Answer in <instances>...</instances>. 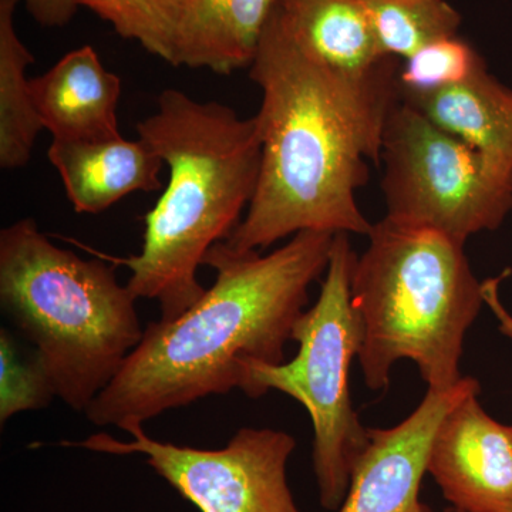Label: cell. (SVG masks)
Returning a JSON list of instances; mask_svg holds the SVG:
<instances>
[{"instance_id":"7a4b0ae2","label":"cell","mask_w":512,"mask_h":512,"mask_svg":"<svg viewBox=\"0 0 512 512\" xmlns=\"http://www.w3.org/2000/svg\"><path fill=\"white\" fill-rule=\"evenodd\" d=\"M335 235L303 231L269 254L225 241L205 256L215 282L194 306L150 322L119 373L84 412L97 427L144 424L165 412L239 389L251 362H285L309 289L328 269Z\"/></svg>"},{"instance_id":"ac0fdd59","label":"cell","mask_w":512,"mask_h":512,"mask_svg":"<svg viewBox=\"0 0 512 512\" xmlns=\"http://www.w3.org/2000/svg\"><path fill=\"white\" fill-rule=\"evenodd\" d=\"M110 23L117 35L134 40L171 66L180 63L181 36L190 0H79Z\"/></svg>"},{"instance_id":"9c48e42d","label":"cell","mask_w":512,"mask_h":512,"mask_svg":"<svg viewBox=\"0 0 512 512\" xmlns=\"http://www.w3.org/2000/svg\"><path fill=\"white\" fill-rule=\"evenodd\" d=\"M476 392L480 383L463 377L451 389L427 390L417 409L392 429H369L338 512H433L420 500L431 441L446 414Z\"/></svg>"},{"instance_id":"2e32d148","label":"cell","mask_w":512,"mask_h":512,"mask_svg":"<svg viewBox=\"0 0 512 512\" xmlns=\"http://www.w3.org/2000/svg\"><path fill=\"white\" fill-rule=\"evenodd\" d=\"M16 0H0V167H25L43 128L26 70L35 56L15 26Z\"/></svg>"},{"instance_id":"5b68a950","label":"cell","mask_w":512,"mask_h":512,"mask_svg":"<svg viewBox=\"0 0 512 512\" xmlns=\"http://www.w3.org/2000/svg\"><path fill=\"white\" fill-rule=\"evenodd\" d=\"M357 256L352 302L363 322L359 360L370 390H386L394 363L413 360L429 389L461 382L467 330L484 301L464 242L383 218Z\"/></svg>"},{"instance_id":"9a60e30c","label":"cell","mask_w":512,"mask_h":512,"mask_svg":"<svg viewBox=\"0 0 512 512\" xmlns=\"http://www.w3.org/2000/svg\"><path fill=\"white\" fill-rule=\"evenodd\" d=\"M278 13L306 52L338 72L365 76L390 59L377 47L362 0H278Z\"/></svg>"},{"instance_id":"3957f363","label":"cell","mask_w":512,"mask_h":512,"mask_svg":"<svg viewBox=\"0 0 512 512\" xmlns=\"http://www.w3.org/2000/svg\"><path fill=\"white\" fill-rule=\"evenodd\" d=\"M137 134L167 165V185L144 217L140 254L101 256L126 266L134 296L157 301L161 319L171 320L204 296L198 269L244 218L258 185L261 140L255 117L178 89L158 96Z\"/></svg>"},{"instance_id":"603a6c76","label":"cell","mask_w":512,"mask_h":512,"mask_svg":"<svg viewBox=\"0 0 512 512\" xmlns=\"http://www.w3.org/2000/svg\"><path fill=\"white\" fill-rule=\"evenodd\" d=\"M444 512H463V511L456 510V508H453V507H448V508H446V511H444Z\"/></svg>"},{"instance_id":"44dd1931","label":"cell","mask_w":512,"mask_h":512,"mask_svg":"<svg viewBox=\"0 0 512 512\" xmlns=\"http://www.w3.org/2000/svg\"><path fill=\"white\" fill-rule=\"evenodd\" d=\"M33 20L45 28H63L80 8L79 0H16Z\"/></svg>"},{"instance_id":"7402d4cb","label":"cell","mask_w":512,"mask_h":512,"mask_svg":"<svg viewBox=\"0 0 512 512\" xmlns=\"http://www.w3.org/2000/svg\"><path fill=\"white\" fill-rule=\"evenodd\" d=\"M501 279H490V281L483 282L484 284V301L490 306L491 311L500 320L501 332L505 335L511 336L512 338V316L510 313L505 311L503 303L498 298V284Z\"/></svg>"},{"instance_id":"e0dca14e","label":"cell","mask_w":512,"mask_h":512,"mask_svg":"<svg viewBox=\"0 0 512 512\" xmlns=\"http://www.w3.org/2000/svg\"><path fill=\"white\" fill-rule=\"evenodd\" d=\"M383 57L406 60L424 46L457 36L463 18L447 0H362Z\"/></svg>"},{"instance_id":"7c38bea8","label":"cell","mask_w":512,"mask_h":512,"mask_svg":"<svg viewBox=\"0 0 512 512\" xmlns=\"http://www.w3.org/2000/svg\"><path fill=\"white\" fill-rule=\"evenodd\" d=\"M47 158L77 214H100L127 195L163 187V160L141 138H52Z\"/></svg>"},{"instance_id":"5bb4252c","label":"cell","mask_w":512,"mask_h":512,"mask_svg":"<svg viewBox=\"0 0 512 512\" xmlns=\"http://www.w3.org/2000/svg\"><path fill=\"white\" fill-rule=\"evenodd\" d=\"M276 8L278 0H190L178 67L249 69Z\"/></svg>"},{"instance_id":"8fae6325","label":"cell","mask_w":512,"mask_h":512,"mask_svg":"<svg viewBox=\"0 0 512 512\" xmlns=\"http://www.w3.org/2000/svg\"><path fill=\"white\" fill-rule=\"evenodd\" d=\"M30 90L43 128L53 140L121 136V79L106 69L92 46L66 53L47 72L30 79Z\"/></svg>"},{"instance_id":"ba28073f","label":"cell","mask_w":512,"mask_h":512,"mask_svg":"<svg viewBox=\"0 0 512 512\" xmlns=\"http://www.w3.org/2000/svg\"><path fill=\"white\" fill-rule=\"evenodd\" d=\"M123 430L130 441L97 433L59 446L110 456L141 454L147 466L201 512H301L286 478L296 447L286 431L244 427L227 446L204 450L153 439L143 424Z\"/></svg>"},{"instance_id":"cb8c5ba5","label":"cell","mask_w":512,"mask_h":512,"mask_svg":"<svg viewBox=\"0 0 512 512\" xmlns=\"http://www.w3.org/2000/svg\"><path fill=\"white\" fill-rule=\"evenodd\" d=\"M511 431H512V426H511Z\"/></svg>"},{"instance_id":"52a82bcc","label":"cell","mask_w":512,"mask_h":512,"mask_svg":"<svg viewBox=\"0 0 512 512\" xmlns=\"http://www.w3.org/2000/svg\"><path fill=\"white\" fill-rule=\"evenodd\" d=\"M387 220L464 242L500 228L512 210V170L436 126L402 97L384 127Z\"/></svg>"},{"instance_id":"d6986e66","label":"cell","mask_w":512,"mask_h":512,"mask_svg":"<svg viewBox=\"0 0 512 512\" xmlns=\"http://www.w3.org/2000/svg\"><path fill=\"white\" fill-rule=\"evenodd\" d=\"M485 66L483 57L460 36L424 46L399 69L400 94L436 92L468 79Z\"/></svg>"},{"instance_id":"ffe728a7","label":"cell","mask_w":512,"mask_h":512,"mask_svg":"<svg viewBox=\"0 0 512 512\" xmlns=\"http://www.w3.org/2000/svg\"><path fill=\"white\" fill-rule=\"evenodd\" d=\"M56 392L35 350L23 355L15 336L0 329V423L23 412L46 409Z\"/></svg>"},{"instance_id":"4fadbf2b","label":"cell","mask_w":512,"mask_h":512,"mask_svg":"<svg viewBox=\"0 0 512 512\" xmlns=\"http://www.w3.org/2000/svg\"><path fill=\"white\" fill-rule=\"evenodd\" d=\"M400 97L436 126L512 170V89L488 72L487 64L464 82Z\"/></svg>"},{"instance_id":"6da1fadb","label":"cell","mask_w":512,"mask_h":512,"mask_svg":"<svg viewBox=\"0 0 512 512\" xmlns=\"http://www.w3.org/2000/svg\"><path fill=\"white\" fill-rule=\"evenodd\" d=\"M249 76L261 89L255 114L261 170L244 218L225 241L262 252L303 231L369 235L356 192L369 163L380 164L387 117L400 99L390 57L365 76H350L306 52L278 8Z\"/></svg>"},{"instance_id":"8992f818","label":"cell","mask_w":512,"mask_h":512,"mask_svg":"<svg viewBox=\"0 0 512 512\" xmlns=\"http://www.w3.org/2000/svg\"><path fill=\"white\" fill-rule=\"evenodd\" d=\"M356 261L349 235H335L318 301L293 326L298 353L288 363H249L239 387L249 399L278 390L305 407L313 426L320 505L329 511H338L345 501L353 468L369 443L349 384L350 367L363 345V322L350 291Z\"/></svg>"},{"instance_id":"30bf717a","label":"cell","mask_w":512,"mask_h":512,"mask_svg":"<svg viewBox=\"0 0 512 512\" xmlns=\"http://www.w3.org/2000/svg\"><path fill=\"white\" fill-rule=\"evenodd\" d=\"M468 394L446 414L431 441L427 473L450 507L512 512V431Z\"/></svg>"},{"instance_id":"277c9868","label":"cell","mask_w":512,"mask_h":512,"mask_svg":"<svg viewBox=\"0 0 512 512\" xmlns=\"http://www.w3.org/2000/svg\"><path fill=\"white\" fill-rule=\"evenodd\" d=\"M137 298L104 258L57 247L33 218L0 231V306L56 396L86 412L143 339Z\"/></svg>"}]
</instances>
